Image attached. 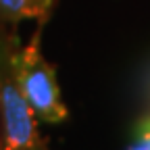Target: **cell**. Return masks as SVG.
<instances>
[{
	"label": "cell",
	"mask_w": 150,
	"mask_h": 150,
	"mask_svg": "<svg viewBox=\"0 0 150 150\" xmlns=\"http://www.w3.org/2000/svg\"><path fill=\"white\" fill-rule=\"evenodd\" d=\"M56 0H0V27L17 29L25 19H35L38 23H46Z\"/></svg>",
	"instance_id": "obj_3"
},
{
	"label": "cell",
	"mask_w": 150,
	"mask_h": 150,
	"mask_svg": "<svg viewBox=\"0 0 150 150\" xmlns=\"http://www.w3.org/2000/svg\"><path fill=\"white\" fill-rule=\"evenodd\" d=\"M46 23H38L31 40L25 48L17 52V73L21 90L35 117L44 123H61L69 117V110L61 98V90L56 83L54 65L44 59L40 50V38Z\"/></svg>",
	"instance_id": "obj_2"
},
{
	"label": "cell",
	"mask_w": 150,
	"mask_h": 150,
	"mask_svg": "<svg viewBox=\"0 0 150 150\" xmlns=\"http://www.w3.org/2000/svg\"><path fill=\"white\" fill-rule=\"evenodd\" d=\"M17 29L0 27V150H50L17 73Z\"/></svg>",
	"instance_id": "obj_1"
}]
</instances>
